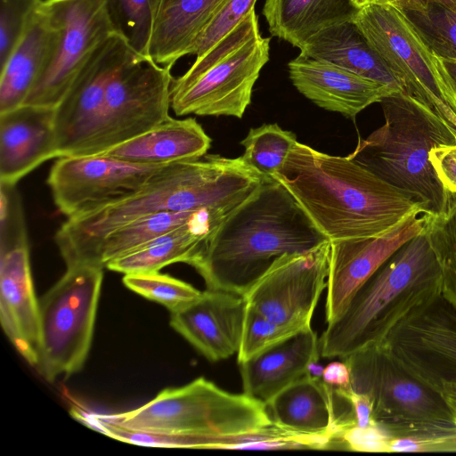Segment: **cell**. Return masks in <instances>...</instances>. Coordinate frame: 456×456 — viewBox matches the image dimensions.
Returning a JSON list of instances; mask_svg holds the SVG:
<instances>
[{"label": "cell", "mask_w": 456, "mask_h": 456, "mask_svg": "<svg viewBox=\"0 0 456 456\" xmlns=\"http://www.w3.org/2000/svg\"><path fill=\"white\" fill-rule=\"evenodd\" d=\"M262 175L241 157L217 154L168 164L139 190L68 217L55 234L66 266L89 264L97 244L113 230L160 212L208 210L222 219L259 189Z\"/></svg>", "instance_id": "6da1fadb"}, {"label": "cell", "mask_w": 456, "mask_h": 456, "mask_svg": "<svg viewBox=\"0 0 456 456\" xmlns=\"http://www.w3.org/2000/svg\"><path fill=\"white\" fill-rule=\"evenodd\" d=\"M330 241L378 237L421 209L348 157L298 142L273 176Z\"/></svg>", "instance_id": "7a4b0ae2"}, {"label": "cell", "mask_w": 456, "mask_h": 456, "mask_svg": "<svg viewBox=\"0 0 456 456\" xmlns=\"http://www.w3.org/2000/svg\"><path fill=\"white\" fill-rule=\"evenodd\" d=\"M328 241L291 193L265 177L256 193L212 232L192 267L207 289L244 296L284 254Z\"/></svg>", "instance_id": "3957f363"}, {"label": "cell", "mask_w": 456, "mask_h": 456, "mask_svg": "<svg viewBox=\"0 0 456 456\" xmlns=\"http://www.w3.org/2000/svg\"><path fill=\"white\" fill-rule=\"evenodd\" d=\"M425 230L389 256L327 324L321 356L343 359L380 345L411 310L441 294V270Z\"/></svg>", "instance_id": "277c9868"}, {"label": "cell", "mask_w": 456, "mask_h": 456, "mask_svg": "<svg viewBox=\"0 0 456 456\" xmlns=\"http://www.w3.org/2000/svg\"><path fill=\"white\" fill-rule=\"evenodd\" d=\"M385 123L359 139L347 157L410 198L425 215L443 214L448 192L429 159L433 148L456 137L430 109L395 92L379 102Z\"/></svg>", "instance_id": "5b68a950"}, {"label": "cell", "mask_w": 456, "mask_h": 456, "mask_svg": "<svg viewBox=\"0 0 456 456\" xmlns=\"http://www.w3.org/2000/svg\"><path fill=\"white\" fill-rule=\"evenodd\" d=\"M97 415L130 429L209 438L215 449H235L240 436L274 426L265 403L227 392L203 377L166 388L139 408Z\"/></svg>", "instance_id": "8992f818"}, {"label": "cell", "mask_w": 456, "mask_h": 456, "mask_svg": "<svg viewBox=\"0 0 456 456\" xmlns=\"http://www.w3.org/2000/svg\"><path fill=\"white\" fill-rule=\"evenodd\" d=\"M270 40L262 37L252 9L183 75L174 78L170 103L175 114L242 118L269 61Z\"/></svg>", "instance_id": "52a82bcc"}, {"label": "cell", "mask_w": 456, "mask_h": 456, "mask_svg": "<svg viewBox=\"0 0 456 456\" xmlns=\"http://www.w3.org/2000/svg\"><path fill=\"white\" fill-rule=\"evenodd\" d=\"M342 360L350 370V387L370 398L376 422L393 438L456 434V424L441 394L406 371L381 346Z\"/></svg>", "instance_id": "ba28073f"}, {"label": "cell", "mask_w": 456, "mask_h": 456, "mask_svg": "<svg viewBox=\"0 0 456 456\" xmlns=\"http://www.w3.org/2000/svg\"><path fill=\"white\" fill-rule=\"evenodd\" d=\"M102 266L76 264L39 301L37 369L49 382L81 370L91 348L103 279Z\"/></svg>", "instance_id": "9c48e42d"}, {"label": "cell", "mask_w": 456, "mask_h": 456, "mask_svg": "<svg viewBox=\"0 0 456 456\" xmlns=\"http://www.w3.org/2000/svg\"><path fill=\"white\" fill-rule=\"evenodd\" d=\"M353 21L402 84L404 94L430 109L456 137V98L442 65L405 16L388 4L358 9Z\"/></svg>", "instance_id": "30bf717a"}, {"label": "cell", "mask_w": 456, "mask_h": 456, "mask_svg": "<svg viewBox=\"0 0 456 456\" xmlns=\"http://www.w3.org/2000/svg\"><path fill=\"white\" fill-rule=\"evenodd\" d=\"M43 5L58 37L24 104L55 108L96 48L116 30L107 0H44Z\"/></svg>", "instance_id": "8fae6325"}, {"label": "cell", "mask_w": 456, "mask_h": 456, "mask_svg": "<svg viewBox=\"0 0 456 456\" xmlns=\"http://www.w3.org/2000/svg\"><path fill=\"white\" fill-rule=\"evenodd\" d=\"M171 68L142 58L127 63L112 77L101 128L88 155L131 140L169 117Z\"/></svg>", "instance_id": "7c38bea8"}, {"label": "cell", "mask_w": 456, "mask_h": 456, "mask_svg": "<svg viewBox=\"0 0 456 456\" xmlns=\"http://www.w3.org/2000/svg\"><path fill=\"white\" fill-rule=\"evenodd\" d=\"M142 58L118 32L96 48L55 107L57 159L90 153L101 128L110 80L127 63Z\"/></svg>", "instance_id": "4fadbf2b"}, {"label": "cell", "mask_w": 456, "mask_h": 456, "mask_svg": "<svg viewBox=\"0 0 456 456\" xmlns=\"http://www.w3.org/2000/svg\"><path fill=\"white\" fill-rule=\"evenodd\" d=\"M379 346L437 392L442 382L456 381V310L441 294L411 310Z\"/></svg>", "instance_id": "5bb4252c"}, {"label": "cell", "mask_w": 456, "mask_h": 456, "mask_svg": "<svg viewBox=\"0 0 456 456\" xmlns=\"http://www.w3.org/2000/svg\"><path fill=\"white\" fill-rule=\"evenodd\" d=\"M330 241L308 251L284 254L244 295L247 304L293 331L311 327L327 288Z\"/></svg>", "instance_id": "9a60e30c"}, {"label": "cell", "mask_w": 456, "mask_h": 456, "mask_svg": "<svg viewBox=\"0 0 456 456\" xmlns=\"http://www.w3.org/2000/svg\"><path fill=\"white\" fill-rule=\"evenodd\" d=\"M166 166L103 154L66 156L53 163L46 182L55 206L68 218L130 195Z\"/></svg>", "instance_id": "2e32d148"}, {"label": "cell", "mask_w": 456, "mask_h": 456, "mask_svg": "<svg viewBox=\"0 0 456 456\" xmlns=\"http://www.w3.org/2000/svg\"><path fill=\"white\" fill-rule=\"evenodd\" d=\"M429 215L417 211L378 237L330 241L325 317L338 318L358 289L403 244L426 229Z\"/></svg>", "instance_id": "e0dca14e"}, {"label": "cell", "mask_w": 456, "mask_h": 456, "mask_svg": "<svg viewBox=\"0 0 456 456\" xmlns=\"http://www.w3.org/2000/svg\"><path fill=\"white\" fill-rule=\"evenodd\" d=\"M265 406L277 428L330 442L355 426L352 403L340 389L308 375L281 391Z\"/></svg>", "instance_id": "ac0fdd59"}, {"label": "cell", "mask_w": 456, "mask_h": 456, "mask_svg": "<svg viewBox=\"0 0 456 456\" xmlns=\"http://www.w3.org/2000/svg\"><path fill=\"white\" fill-rule=\"evenodd\" d=\"M247 307L244 296L207 289L201 297L171 313L170 325L211 362L238 353Z\"/></svg>", "instance_id": "d6986e66"}, {"label": "cell", "mask_w": 456, "mask_h": 456, "mask_svg": "<svg viewBox=\"0 0 456 456\" xmlns=\"http://www.w3.org/2000/svg\"><path fill=\"white\" fill-rule=\"evenodd\" d=\"M288 68L293 86L305 98L349 118L396 92L334 63L301 55L291 60Z\"/></svg>", "instance_id": "ffe728a7"}, {"label": "cell", "mask_w": 456, "mask_h": 456, "mask_svg": "<svg viewBox=\"0 0 456 456\" xmlns=\"http://www.w3.org/2000/svg\"><path fill=\"white\" fill-rule=\"evenodd\" d=\"M0 321L17 352L37 367L40 354L39 302L32 280L29 246L0 254Z\"/></svg>", "instance_id": "44dd1931"}, {"label": "cell", "mask_w": 456, "mask_h": 456, "mask_svg": "<svg viewBox=\"0 0 456 456\" xmlns=\"http://www.w3.org/2000/svg\"><path fill=\"white\" fill-rule=\"evenodd\" d=\"M55 108L22 104L0 114V183H16L57 159Z\"/></svg>", "instance_id": "7402d4cb"}, {"label": "cell", "mask_w": 456, "mask_h": 456, "mask_svg": "<svg viewBox=\"0 0 456 456\" xmlns=\"http://www.w3.org/2000/svg\"><path fill=\"white\" fill-rule=\"evenodd\" d=\"M319 356L317 334L312 327L303 329L239 363L243 393L266 403L306 376Z\"/></svg>", "instance_id": "603a6c76"}, {"label": "cell", "mask_w": 456, "mask_h": 456, "mask_svg": "<svg viewBox=\"0 0 456 456\" xmlns=\"http://www.w3.org/2000/svg\"><path fill=\"white\" fill-rule=\"evenodd\" d=\"M211 139L192 118H167L151 130L101 153L123 161L168 165L206 155Z\"/></svg>", "instance_id": "cb8c5ba5"}, {"label": "cell", "mask_w": 456, "mask_h": 456, "mask_svg": "<svg viewBox=\"0 0 456 456\" xmlns=\"http://www.w3.org/2000/svg\"><path fill=\"white\" fill-rule=\"evenodd\" d=\"M57 37L58 28L42 4L0 69V114L24 104L52 56Z\"/></svg>", "instance_id": "d4e9b609"}, {"label": "cell", "mask_w": 456, "mask_h": 456, "mask_svg": "<svg viewBox=\"0 0 456 456\" xmlns=\"http://www.w3.org/2000/svg\"><path fill=\"white\" fill-rule=\"evenodd\" d=\"M299 55L325 61L404 93L402 84L353 20L330 25L308 37Z\"/></svg>", "instance_id": "484cf974"}, {"label": "cell", "mask_w": 456, "mask_h": 456, "mask_svg": "<svg viewBox=\"0 0 456 456\" xmlns=\"http://www.w3.org/2000/svg\"><path fill=\"white\" fill-rule=\"evenodd\" d=\"M223 220L208 216L169 232L106 264L109 270L127 273L159 272L175 263L193 265L212 232Z\"/></svg>", "instance_id": "4316f807"}, {"label": "cell", "mask_w": 456, "mask_h": 456, "mask_svg": "<svg viewBox=\"0 0 456 456\" xmlns=\"http://www.w3.org/2000/svg\"><path fill=\"white\" fill-rule=\"evenodd\" d=\"M225 0H160L149 47V58L172 67L188 52Z\"/></svg>", "instance_id": "83f0119b"}, {"label": "cell", "mask_w": 456, "mask_h": 456, "mask_svg": "<svg viewBox=\"0 0 456 456\" xmlns=\"http://www.w3.org/2000/svg\"><path fill=\"white\" fill-rule=\"evenodd\" d=\"M357 11L352 0H265L263 15L272 36L299 48L317 31L353 20Z\"/></svg>", "instance_id": "f1b7e54d"}, {"label": "cell", "mask_w": 456, "mask_h": 456, "mask_svg": "<svg viewBox=\"0 0 456 456\" xmlns=\"http://www.w3.org/2000/svg\"><path fill=\"white\" fill-rule=\"evenodd\" d=\"M208 216L220 218L208 210H200L160 212L135 219L108 233L94 249L89 264L105 267L110 261L167 232Z\"/></svg>", "instance_id": "f546056e"}, {"label": "cell", "mask_w": 456, "mask_h": 456, "mask_svg": "<svg viewBox=\"0 0 456 456\" xmlns=\"http://www.w3.org/2000/svg\"><path fill=\"white\" fill-rule=\"evenodd\" d=\"M393 7L436 57L456 61V12L436 3L405 2Z\"/></svg>", "instance_id": "4dcf8cb0"}, {"label": "cell", "mask_w": 456, "mask_h": 456, "mask_svg": "<svg viewBox=\"0 0 456 456\" xmlns=\"http://www.w3.org/2000/svg\"><path fill=\"white\" fill-rule=\"evenodd\" d=\"M426 234L441 270V295L456 310V193L448 192L446 209L430 216Z\"/></svg>", "instance_id": "1f68e13d"}, {"label": "cell", "mask_w": 456, "mask_h": 456, "mask_svg": "<svg viewBox=\"0 0 456 456\" xmlns=\"http://www.w3.org/2000/svg\"><path fill=\"white\" fill-rule=\"evenodd\" d=\"M297 136L277 124H264L251 128L240 142L244 147L242 159L265 177H273L283 166Z\"/></svg>", "instance_id": "d6a6232c"}, {"label": "cell", "mask_w": 456, "mask_h": 456, "mask_svg": "<svg viewBox=\"0 0 456 456\" xmlns=\"http://www.w3.org/2000/svg\"><path fill=\"white\" fill-rule=\"evenodd\" d=\"M160 0H107L116 32L140 56L149 58L150 42Z\"/></svg>", "instance_id": "836d02e7"}, {"label": "cell", "mask_w": 456, "mask_h": 456, "mask_svg": "<svg viewBox=\"0 0 456 456\" xmlns=\"http://www.w3.org/2000/svg\"><path fill=\"white\" fill-rule=\"evenodd\" d=\"M124 285L145 298L174 313L199 299L203 291L192 285L159 272L125 274Z\"/></svg>", "instance_id": "e575fe53"}, {"label": "cell", "mask_w": 456, "mask_h": 456, "mask_svg": "<svg viewBox=\"0 0 456 456\" xmlns=\"http://www.w3.org/2000/svg\"><path fill=\"white\" fill-rule=\"evenodd\" d=\"M43 0H0V69L23 37Z\"/></svg>", "instance_id": "d590c367"}, {"label": "cell", "mask_w": 456, "mask_h": 456, "mask_svg": "<svg viewBox=\"0 0 456 456\" xmlns=\"http://www.w3.org/2000/svg\"><path fill=\"white\" fill-rule=\"evenodd\" d=\"M296 332L297 331L271 321L247 304L242 336L237 353L238 362L247 361Z\"/></svg>", "instance_id": "8d00e7d4"}, {"label": "cell", "mask_w": 456, "mask_h": 456, "mask_svg": "<svg viewBox=\"0 0 456 456\" xmlns=\"http://www.w3.org/2000/svg\"><path fill=\"white\" fill-rule=\"evenodd\" d=\"M256 0H225L200 31L188 54L202 56L255 8Z\"/></svg>", "instance_id": "74e56055"}, {"label": "cell", "mask_w": 456, "mask_h": 456, "mask_svg": "<svg viewBox=\"0 0 456 456\" xmlns=\"http://www.w3.org/2000/svg\"><path fill=\"white\" fill-rule=\"evenodd\" d=\"M0 254L29 246L20 197L16 185L0 183Z\"/></svg>", "instance_id": "f35d334b"}, {"label": "cell", "mask_w": 456, "mask_h": 456, "mask_svg": "<svg viewBox=\"0 0 456 456\" xmlns=\"http://www.w3.org/2000/svg\"><path fill=\"white\" fill-rule=\"evenodd\" d=\"M393 437L378 423L366 428L354 426L344 431L339 439L355 452H388Z\"/></svg>", "instance_id": "ab89813d"}, {"label": "cell", "mask_w": 456, "mask_h": 456, "mask_svg": "<svg viewBox=\"0 0 456 456\" xmlns=\"http://www.w3.org/2000/svg\"><path fill=\"white\" fill-rule=\"evenodd\" d=\"M456 452V434L427 438L394 437L388 452Z\"/></svg>", "instance_id": "60d3db41"}, {"label": "cell", "mask_w": 456, "mask_h": 456, "mask_svg": "<svg viewBox=\"0 0 456 456\" xmlns=\"http://www.w3.org/2000/svg\"><path fill=\"white\" fill-rule=\"evenodd\" d=\"M429 159L446 191L456 193V143L433 148Z\"/></svg>", "instance_id": "b9f144b4"}, {"label": "cell", "mask_w": 456, "mask_h": 456, "mask_svg": "<svg viewBox=\"0 0 456 456\" xmlns=\"http://www.w3.org/2000/svg\"><path fill=\"white\" fill-rule=\"evenodd\" d=\"M352 403L355 426L366 428L377 424L373 415V405L370 398L362 393L353 390L350 386L338 387Z\"/></svg>", "instance_id": "7bdbcfd3"}, {"label": "cell", "mask_w": 456, "mask_h": 456, "mask_svg": "<svg viewBox=\"0 0 456 456\" xmlns=\"http://www.w3.org/2000/svg\"><path fill=\"white\" fill-rule=\"evenodd\" d=\"M322 379L333 387H346L350 386V370L343 362H332L324 367Z\"/></svg>", "instance_id": "ee69618b"}, {"label": "cell", "mask_w": 456, "mask_h": 456, "mask_svg": "<svg viewBox=\"0 0 456 456\" xmlns=\"http://www.w3.org/2000/svg\"><path fill=\"white\" fill-rule=\"evenodd\" d=\"M354 4L359 9L370 4H381L395 6L401 3L413 2V3H436L446 6L447 8L456 12V0H352Z\"/></svg>", "instance_id": "f6af8a7d"}, {"label": "cell", "mask_w": 456, "mask_h": 456, "mask_svg": "<svg viewBox=\"0 0 456 456\" xmlns=\"http://www.w3.org/2000/svg\"><path fill=\"white\" fill-rule=\"evenodd\" d=\"M439 393L449 407L456 424V381L442 382Z\"/></svg>", "instance_id": "bcb514c9"}, {"label": "cell", "mask_w": 456, "mask_h": 456, "mask_svg": "<svg viewBox=\"0 0 456 456\" xmlns=\"http://www.w3.org/2000/svg\"><path fill=\"white\" fill-rule=\"evenodd\" d=\"M442 70L456 98V61L440 59Z\"/></svg>", "instance_id": "7dc6e473"}, {"label": "cell", "mask_w": 456, "mask_h": 456, "mask_svg": "<svg viewBox=\"0 0 456 456\" xmlns=\"http://www.w3.org/2000/svg\"><path fill=\"white\" fill-rule=\"evenodd\" d=\"M324 367L318 361L312 362L307 367V375L313 378L322 379Z\"/></svg>", "instance_id": "c3c4849f"}]
</instances>
